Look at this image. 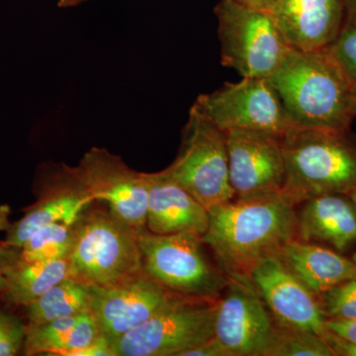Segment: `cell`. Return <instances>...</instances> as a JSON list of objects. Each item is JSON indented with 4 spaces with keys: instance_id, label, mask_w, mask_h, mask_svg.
Returning <instances> with one entry per match:
<instances>
[{
    "instance_id": "cell-17",
    "label": "cell",
    "mask_w": 356,
    "mask_h": 356,
    "mask_svg": "<svg viewBox=\"0 0 356 356\" xmlns=\"http://www.w3.org/2000/svg\"><path fill=\"white\" fill-rule=\"evenodd\" d=\"M147 182V229L158 235L191 233L202 238L209 211L163 170L145 172Z\"/></svg>"
},
{
    "instance_id": "cell-7",
    "label": "cell",
    "mask_w": 356,
    "mask_h": 356,
    "mask_svg": "<svg viewBox=\"0 0 356 356\" xmlns=\"http://www.w3.org/2000/svg\"><path fill=\"white\" fill-rule=\"evenodd\" d=\"M163 172L209 212L235 197L229 182L226 133L194 106L182 130L177 159Z\"/></svg>"
},
{
    "instance_id": "cell-30",
    "label": "cell",
    "mask_w": 356,
    "mask_h": 356,
    "mask_svg": "<svg viewBox=\"0 0 356 356\" xmlns=\"http://www.w3.org/2000/svg\"><path fill=\"white\" fill-rule=\"evenodd\" d=\"M323 337L331 346L336 356H356V343L346 341L329 331H327Z\"/></svg>"
},
{
    "instance_id": "cell-20",
    "label": "cell",
    "mask_w": 356,
    "mask_h": 356,
    "mask_svg": "<svg viewBox=\"0 0 356 356\" xmlns=\"http://www.w3.org/2000/svg\"><path fill=\"white\" fill-rule=\"evenodd\" d=\"M100 336L90 311L41 324H26L23 355L70 356Z\"/></svg>"
},
{
    "instance_id": "cell-32",
    "label": "cell",
    "mask_w": 356,
    "mask_h": 356,
    "mask_svg": "<svg viewBox=\"0 0 356 356\" xmlns=\"http://www.w3.org/2000/svg\"><path fill=\"white\" fill-rule=\"evenodd\" d=\"M235 1L243 4V6L252 7V8L268 10L269 7L273 3L274 0H235Z\"/></svg>"
},
{
    "instance_id": "cell-11",
    "label": "cell",
    "mask_w": 356,
    "mask_h": 356,
    "mask_svg": "<svg viewBox=\"0 0 356 356\" xmlns=\"http://www.w3.org/2000/svg\"><path fill=\"white\" fill-rule=\"evenodd\" d=\"M277 332V324L252 283L229 280L214 325V339L229 356H269Z\"/></svg>"
},
{
    "instance_id": "cell-31",
    "label": "cell",
    "mask_w": 356,
    "mask_h": 356,
    "mask_svg": "<svg viewBox=\"0 0 356 356\" xmlns=\"http://www.w3.org/2000/svg\"><path fill=\"white\" fill-rule=\"evenodd\" d=\"M181 356H229V355L213 337V339L209 341L185 351Z\"/></svg>"
},
{
    "instance_id": "cell-34",
    "label": "cell",
    "mask_w": 356,
    "mask_h": 356,
    "mask_svg": "<svg viewBox=\"0 0 356 356\" xmlns=\"http://www.w3.org/2000/svg\"><path fill=\"white\" fill-rule=\"evenodd\" d=\"M346 15L356 18V0H343Z\"/></svg>"
},
{
    "instance_id": "cell-14",
    "label": "cell",
    "mask_w": 356,
    "mask_h": 356,
    "mask_svg": "<svg viewBox=\"0 0 356 356\" xmlns=\"http://www.w3.org/2000/svg\"><path fill=\"white\" fill-rule=\"evenodd\" d=\"M229 177L236 198L282 192L286 163L282 138L259 131L226 132Z\"/></svg>"
},
{
    "instance_id": "cell-13",
    "label": "cell",
    "mask_w": 356,
    "mask_h": 356,
    "mask_svg": "<svg viewBox=\"0 0 356 356\" xmlns=\"http://www.w3.org/2000/svg\"><path fill=\"white\" fill-rule=\"evenodd\" d=\"M90 312L100 334L113 344L177 300L145 271L106 286L90 285Z\"/></svg>"
},
{
    "instance_id": "cell-33",
    "label": "cell",
    "mask_w": 356,
    "mask_h": 356,
    "mask_svg": "<svg viewBox=\"0 0 356 356\" xmlns=\"http://www.w3.org/2000/svg\"><path fill=\"white\" fill-rule=\"evenodd\" d=\"M9 215H10L9 206L0 204V231H7L10 227L11 222H9Z\"/></svg>"
},
{
    "instance_id": "cell-16",
    "label": "cell",
    "mask_w": 356,
    "mask_h": 356,
    "mask_svg": "<svg viewBox=\"0 0 356 356\" xmlns=\"http://www.w3.org/2000/svg\"><path fill=\"white\" fill-rule=\"evenodd\" d=\"M268 13L291 48H329L346 19L343 0H274Z\"/></svg>"
},
{
    "instance_id": "cell-29",
    "label": "cell",
    "mask_w": 356,
    "mask_h": 356,
    "mask_svg": "<svg viewBox=\"0 0 356 356\" xmlns=\"http://www.w3.org/2000/svg\"><path fill=\"white\" fill-rule=\"evenodd\" d=\"M70 356H114L111 343L100 334L92 343L74 351Z\"/></svg>"
},
{
    "instance_id": "cell-10",
    "label": "cell",
    "mask_w": 356,
    "mask_h": 356,
    "mask_svg": "<svg viewBox=\"0 0 356 356\" xmlns=\"http://www.w3.org/2000/svg\"><path fill=\"white\" fill-rule=\"evenodd\" d=\"M37 201L23 209L24 216L10 225L3 241L19 250L40 229L55 222L74 224L95 200L76 168L64 163H44L36 177Z\"/></svg>"
},
{
    "instance_id": "cell-22",
    "label": "cell",
    "mask_w": 356,
    "mask_h": 356,
    "mask_svg": "<svg viewBox=\"0 0 356 356\" xmlns=\"http://www.w3.org/2000/svg\"><path fill=\"white\" fill-rule=\"evenodd\" d=\"M86 311H90V287L70 276L26 307V317L27 324H41Z\"/></svg>"
},
{
    "instance_id": "cell-26",
    "label": "cell",
    "mask_w": 356,
    "mask_h": 356,
    "mask_svg": "<svg viewBox=\"0 0 356 356\" xmlns=\"http://www.w3.org/2000/svg\"><path fill=\"white\" fill-rule=\"evenodd\" d=\"M344 74L356 88V18L346 15L341 31L329 47Z\"/></svg>"
},
{
    "instance_id": "cell-36",
    "label": "cell",
    "mask_w": 356,
    "mask_h": 356,
    "mask_svg": "<svg viewBox=\"0 0 356 356\" xmlns=\"http://www.w3.org/2000/svg\"><path fill=\"white\" fill-rule=\"evenodd\" d=\"M9 252H10V248H7L3 242H0V261L6 259L7 255L9 254Z\"/></svg>"
},
{
    "instance_id": "cell-19",
    "label": "cell",
    "mask_w": 356,
    "mask_h": 356,
    "mask_svg": "<svg viewBox=\"0 0 356 356\" xmlns=\"http://www.w3.org/2000/svg\"><path fill=\"white\" fill-rule=\"evenodd\" d=\"M283 264L315 296L356 278L353 259L317 243L290 241L278 254Z\"/></svg>"
},
{
    "instance_id": "cell-6",
    "label": "cell",
    "mask_w": 356,
    "mask_h": 356,
    "mask_svg": "<svg viewBox=\"0 0 356 356\" xmlns=\"http://www.w3.org/2000/svg\"><path fill=\"white\" fill-rule=\"evenodd\" d=\"M143 268L175 294L218 299L229 278L203 250L202 238L191 233L158 235L146 229L138 235Z\"/></svg>"
},
{
    "instance_id": "cell-35",
    "label": "cell",
    "mask_w": 356,
    "mask_h": 356,
    "mask_svg": "<svg viewBox=\"0 0 356 356\" xmlns=\"http://www.w3.org/2000/svg\"><path fill=\"white\" fill-rule=\"evenodd\" d=\"M88 0H58V6L60 8H67V7H74L83 3Z\"/></svg>"
},
{
    "instance_id": "cell-37",
    "label": "cell",
    "mask_w": 356,
    "mask_h": 356,
    "mask_svg": "<svg viewBox=\"0 0 356 356\" xmlns=\"http://www.w3.org/2000/svg\"><path fill=\"white\" fill-rule=\"evenodd\" d=\"M6 289V280H4L3 274H2L1 268H0V296Z\"/></svg>"
},
{
    "instance_id": "cell-28",
    "label": "cell",
    "mask_w": 356,
    "mask_h": 356,
    "mask_svg": "<svg viewBox=\"0 0 356 356\" xmlns=\"http://www.w3.org/2000/svg\"><path fill=\"white\" fill-rule=\"evenodd\" d=\"M325 329L346 341L356 343V320L327 318L325 320Z\"/></svg>"
},
{
    "instance_id": "cell-18",
    "label": "cell",
    "mask_w": 356,
    "mask_h": 356,
    "mask_svg": "<svg viewBox=\"0 0 356 356\" xmlns=\"http://www.w3.org/2000/svg\"><path fill=\"white\" fill-rule=\"evenodd\" d=\"M296 210L297 240L344 252L356 242V206L346 194H325Z\"/></svg>"
},
{
    "instance_id": "cell-39",
    "label": "cell",
    "mask_w": 356,
    "mask_h": 356,
    "mask_svg": "<svg viewBox=\"0 0 356 356\" xmlns=\"http://www.w3.org/2000/svg\"><path fill=\"white\" fill-rule=\"evenodd\" d=\"M346 195H348L350 200L353 201V202L355 203V205L356 206V189L350 192L348 194H346Z\"/></svg>"
},
{
    "instance_id": "cell-12",
    "label": "cell",
    "mask_w": 356,
    "mask_h": 356,
    "mask_svg": "<svg viewBox=\"0 0 356 356\" xmlns=\"http://www.w3.org/2000/svg\"><path fill=\"white\" fill-rule=\"evenodd\" d=\"M79 178L95 202L106 204L115 217L136 232L147 229V182L116 154L92 147L76 166Z\"/></svg>"
},
{
    "instance_id": "cell-40",
    "label": "cell",
    "mask_w": 356,
    "mask_h": 356,
    "mask_svg": "<svg viewBox=\"0 0 356 356\" xmlns=\"http://www.w3.org/2000/svg\"><path fill=\"white\" fill-rule=\"evenodd\" d=\"M351 259H353V261L355 262V264H356V252H355V254H353V257H351Z\"/></svg>"
},
{
    "instance_id": "cell-38",
    "label": "cell",
    "mask_w": 356,
    "mask_h": 356,
    "mask_svg": "<svg viewBox=\"0 0 356 356\" xmlns=\"http://www.w3.org/2000/svg\"><path fill=\"white\" fill-rule=\"evenodd\" d=\"M351 105H353V111L356 116V88H353V97H351Z\"/></svg>"
},
{
    "instance_id": "cell-2",
    "label": "cell",
    "mask_w": 356,
    "mask_h": 356,
    "mask_svg": "<svg viewBox=\"0 0 356 356\" xmlns=\"http://www.w3.org/2000/svg\"><path fill=\"white\" fill-rule=\"evenodd\" d=\"M269 81L294 127L350 129L353 86L329 49H292Z\"/></svg>"
},
{
    "instance_id": "cell-8",
    "label": "cell",
    "mask_w": 356,
    "mask_h": 356,
    "mask_svg": "<svg viewBox=\"0 0 356 356\" xmlns=\"http://www.w3.org/2000/svg\"><path fill=\"white\" fill-rule=\"evenodd\" d=\"M220 298L178 297L151 320L115 341L114 356H181L214 337Z\"/></svg>"
},
{
    "instance_id": "cell-9",
    "label": "cell",
    "mask_w": 356,
    "mask_h": 356,
    "mask_svg": "<svg viewBox=\"0 0 356 356\" xmlns=\"http://www.w3.org/2000/svg\"><path fill=\"white\" fill-rule=\"evenodd\" d=\"M222 132L259 131L282 138L293 126L269 79L243 77L214 92L198 96L193 105Z\"/></svg>"
},
{
    "instance_id": "cell-1",
    "label": "cell",
    "mask_w": 356,
    "mask_h": 356,
    "mask_svg": "<svg viewBox=\"0 0 356 356\" xmlns=\"http://www.w3.org/2000/svg\"><path fill=\"white\" fill-rule=\"evenodd\" d=\"M296 206L282 192L236 198L210 211L203 243L229 280L252 283L254 267L297 238Z\"/></svg>"
},
{
    "instance_id": "cell-23",
    "label": "cell",
    "mask_w": 356,
    "mask_h": 356,
    "mask_svg": "<svg viewBox=\"0 0 356 356\" xmlns=\"http://www.w3.org/2000/svg\"><path fill=\"white\" fill-rule=\"evenodd\" d=\"M76 238L74 224L55 222L37 231L13 257L25 262L69 259Z\"/></svg>"
},
{
    "instance_id": "cell-25",
    "label": "cell",
    "mask_w": 356,
    "mask_h": 356,
    "mask_svg": "<svg viewBox=\"0 0 356 356\" xmlns=\"http://www.w3.org/2000/svg\"><path fill=\"white\" fill-rule=\"evenodd\" d=\"M317 298L327 320H356V278L339 283Z\"/></svg>"
},
{
    "instance_id": "cell-3",
    "label": "cell",
    "mask_w": 356,
    "mask_h": 356,
    "mask_svg": "<svg viewBox=\"0 0 356 356\" xmlns=\"http://www.w3.org/2000/svg\"><path fill=\"white\" fill-rule=\"evenodd\" d=\"M286 178L282 193L299 205L325 194L356 189V134L292 127L282 137Z\"/></svg>"
},
{
    "instance_id": "cell-21",
    "label": "cell",
    "mask_w": 356,
    "mask_h": 356,
    "mask_svg": "<svg viewBox=\"0 0 356 356\" xmlns=\"http://www.w3.org/2000/svg\"><path fill=\"white\" fill-rule=\"evenodd\" d=\"M0 268L6 280L2 293L7 303L16 307H28L51 287L70 277L69 259L25 262L13 257V248L0 261Z\"/></svg>"
},
{
    "instance_id": "cell-5",
    "label": "cell",
    "mask_w": 356,
    "mask_h": 356,
    "mask_svg": "<svg viewBox=\"0 0 356 356\" xmlns=\"http://www.w3.org/2000/svg\"><path fill=\"white\" fill-rule=\"evenodd\" d=\"M215 14L222 65L243 77L270 79L293 48L268 11L221 0Z\"/></svg>"
},
{
    "instance_id": "cell-15",
    "label": "cell",
    "mask_w": 356,
    "mask_h": 356,
    "mask_svg": "<svg viewBox=\"0 0 356 356\" xmlns=\"http://www.w3.org/2000/svg\"><path fill=\"white\" fill-rule=\"evenodd\" d=\"M250 280L278 327L325 336L327 318L317 296L298 280L278 255L259 262Z\"/></svg>"
},
{
    "instance_id": "cell-24",
    "label": "cell",
    "mask_w": 356,
    "mask_h": 356,
    "mask_svg": "<svg viewBox=\"0 0 356 356\" xmlns=\"http://www.w3.org/2000/svg\"><path fill=\"white\" fill-rule=\"evenodd\" d=\"M269 356H336L323 337L278 327Z\"/></svg>"
},
{
    "instance_id": "cell-4",
    "label": "cell",
    "mask_w": 356,
    "mask_h": 356,
    "mask_svg": "<svg viewBox=\"0 0 356 356\" xmlns=\"http://www.w3.org/2000/svg\"><path fill=\"white\" fill-rule=\"evenodd\" d=\"M93 203L74 222L76 238L69 257L72 277L106 286L144 271L139 234L108 208H95Z\"/></svg>"
},
{
    "instance_id": "cell-27",
    "label": "cell",
    "mask_w": 356,
    "mask_h": 356,
    "mask_svg": "<svg viewBox=\"0 0 356 356\" xmlns=\"http://www.w3.org/2000/svg\"><path fill=\"white\" fill-rule=\"evenodd\" d=\"M26 324L17 316L0 310V356H14L23 350Z\"/></svg>"
}]
</instances>
